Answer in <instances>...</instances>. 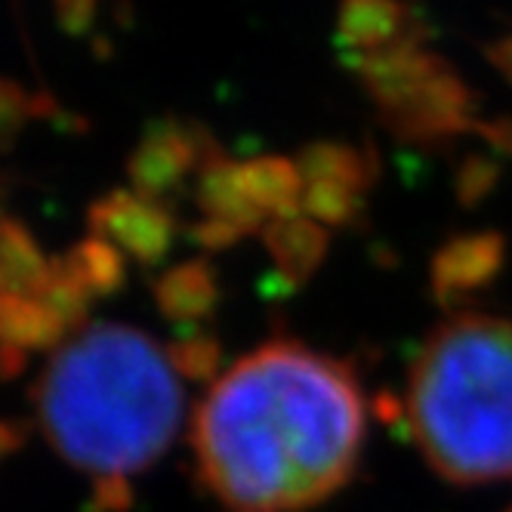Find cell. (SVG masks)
I'll list each match as a JSON object with an SVG mask.
<instances>
[{"mask_svg": "<svg viewBox=\"0 0 512 512\" xmlns=\"http://www.w3.org/2000/svg\"><path fill=\"white\" fill-rule=\"evenodd\" d=\"M364 204V192L343 186V182H306L303 213L321 226H346L355 223Z\"/></svg>", "mask_w": 512, "mask_h": 512, "instance_id": "18", "label": "cell"}, {"mask_svg": "<svg viewBox=\"0 0 512 512\" xmlns=\"http://www.w3.org/2000/svg\"><path fill=\"white\" fill-rule=\"evenodd\" d=\"M198 207L204 210V219L232 226L241 235L263 232L269 223L244 189L241 164L229 161L219 149L198 170Z\"/></svg>", "mask_w": 512, "mask_h": 512, "instance_id": "9", "label": "cell"}, {"mask_svg": "<svg viewBox=\"0 0 512 512\" xmlns=\"http://www.w3.org/2000/svg\"><path fill=\"white\" fill-rule=\"evenodd\" d=\"M482 56L488 59V65L497 71V75L512 87V25H506L500 34H494L491 41L482 44Z\"/></svg>", "mask_w": 512, "mask_h": 512, "instance_id": "21", "label": "cell"}, {"mask_svg": "<svg viewBox=\"0 0 512 512\" xmlns=\"http://www.w3.org/2000/svg\"><path fill=\"white\" fill-rule=\"evenodd\" d=\"M31 401L50 448L90 485L130 482L161 463L186 411L167 346L118 321H93L62 343Z\"/></svg>", "mask_w": 512, "mask_h": 512, "instance_id": "2", "label": "cell"}, {"mask_svg": "<svg viewBox=\"0 0 512 512\" xmlns=\"http://www.w3.org/2000/svg\"><path fill=\"white\" fill-rule=\"evenodd\" d=\"M59 263L93 300L115 297L118 290L127 284L124 253L102 238H93V235L78 241L65 256H59Z\"/></svg>", "mask_w": 512, "mask_h": 512, "instance_id": "16", "label": "cell"}, {"mask_svg": "<svg viewBox=\"0 0 512 512\" xmlns=\"http://www.w3.org/2000/svg\"><path fill=\"white\" fill-rule=\"evenodd\" d=\"M25 368H28V352H19L13 346L0 343V383L16 380Z\"/></svg>", "mask_w": 512, "mask_h": 512, "instance_id": "23", "label": "cell"}, {"mask_svg": "<svg viewBox=\"0 0 512 512\" xmlns=\"http://www.w3.org/2000/svg\"><path fill=\"white\" fill-rule=\"evenodd\" d=\"M475 133L485 136V142L491 145V149H497L500 155L512 158V118L500 115L494 121H482Z\"/></svg>", "mask_w": 512, "mask_h": 512, "instance_id": "22", "label": "cell"}, {"mask_svg": "<svg viewBox=\"0 0 512 512\" xmlns=\"http://www.w3.org/2000/svg\"><path fill=\"white\" fill-rule=\"evenodd\" d=\"M334 38L343 62H352L423 44L429 41V31L408 0H337Z\"/></svg>", "mask_w": 512, "mask_h": 512, "instance_id": "6", "label": "cell"}, {"mask_svg": "<svg viewBox=\"0 0 512 512\" xmlns=\"http://www.w3.org/2000/svg\"><path fill=\"white\" fill-rule=\"evenodd\" d=\"M303 182H343L368 195L377 179V158L368 149H358L340 139H318L300 152L297 161Z\"/></svg>", "mask_w": 512, "mask_h": 512, "instance_id": "12", "label": "cell"}, {"mask_svg": "<svg viewBox=\"0 0 512 512\" xmlns=\"http://www.w3.org/2000/svg\"><path fill=\"white\" fill-rule=\"evenodd\" d=\"M241 179L250 201L263 210L266 219L300 216L303 210V173L297 161L287 158H253L241 164Z\"/></svg>", "mask_w": 512, "mask_h": 512, "instance_id": "11", "label": "cell"}, {"mask_svg": "<svg viewBox=\"0 0 512 512\" xmlns=\"http://www.w3.org/2000/svg\"><path fill=\"white\" fill-rule=\"evenodd\" d=\"M497 182V167L488 161V158H469L463 167H460V176H457V189L466 201H475L491 192V186Z\"/></svg>", "mask_w": 512, "mask_h": 512, "instance_id": "19", "label": "cell"}, {"mask_svg": "<svg viewBox=\"0 0 512 512\" xmlns=\"http://www.w3.org/2000/svg\"><path fill=\"white\" fill-rule=\"evenodd\" d=\"M506 512H512V506H509V509H506Z\"/></svg>", "mask_w": 512, "mask_h": 512, "instance_id": "25", "label": "cell"}, {"mask_svg": "<svg viewBox=\"0 0 512 512\" xmlns=\"http://www.w3.org/2000/svg\"><path fill=\"white\" fill-rule=\"evenodd\" d=\"M503 256H506V241L497 232H475L448 241L432 260L435 294L448 300L491 284L503 269Z\"/></svg>", "mask_w": 512, "mask_h": 512, "instance_id": "8", "label": "cell"}, {"mask_svg": "<svg viewBox=\"0 0 512 512\" xmlns=\"http://www.w3.org/2000/svg\"><path fill=\"white\" fill-rule=\"evenodd\" d=\"M408 426L438 479L485 488L512 479V318L457 312L411 368Z\"/></svg>", "mask_w": 512, "mask_h": 512, "instance_id": "3", "label": "cell"}, {"mask_svg": "<svg viewBox=\"0 0 512 512\" xmlns=\"http://www.w3.org/2000/svg\"><path fill=\"white\" fill-rule=\"evenodd\" d=\"M87 226L93 238L108 241L142 266L161 263L176 241L173 213L130 189H112L102 195L87 210Z\"/></svg>", "mask_w": 512, "mask_h": 512, "instance_id": "5", "label": "cell"}, {"mask_svg": "<svg viewBox=\"0 0 512 512\" xmlns=\"http://www.w3.org/2000/svg\"><path fill=\"white\" fill-rule=\"evenodd\" d=\"M136 500V491L130 482H102L90 485L87 512H130Z\"/></svg>", "mask_w": 512, "mask_h": 512, "instance_id": "20", "label": "cell"}, {"mask_svg": "<svg viewBox=\"0 0 512 512\" xmlns=\"http://www.w3.org/2000/svg\"><path fill=\"white\" fill-rule=\"evenodd\" d=\"M50 269L53 263L31 232L13 219H0V294L34 297L50 278Z\"/></svg>", "mask_w": 512, "mask_h": 512, "instance_id": "15", "label": "cell"}, {"mask_svg": "<svg viewBox=\"0 0 512 512\" xmlns=\"http://www.w3.org/2000/svg\"><path fill=\"white\" fill-rule=\"evenodd\" d=\"M71 334L59 324V318L34 297L0 294V343L19 352H44L68 343Z\"/></svg>", "mask_w": 512, "mask_h": 512, "instance_id": "14", "label": "cell"}, {"mask_svg": "<svg viewBox=\"0 0 512 512\" xmlns=\"http://www.w3.org/2000/svg\"><path fill=\"white\" fill-rule=\"evenodd\" d=\"M152 294L167 321H173L176 327H195L216 309L219 278L207 260H189L167 269L155 281Z\"/></svg>", "mask_w": 512, "mask_h": 512, "instance_id": "10", "label": "cell"}, {"mask_svg": "<svg viewBox=\"0 0 512 512\" xmlns=\"http://www.w3.org/2000/svg\"><path fill=\"white\" fill-rule=\"evenodd\" d=\"M25 442V429L19 423H10V420H0V460L16 454Z\"/></svg>", "mask_w": 512, "mask_h": 512, "instance_id": "24", "label": "cell"}, {"mask_svg": "<svg viewBox=\"0 0 512 512\" xmlns=\"http://www.w3.org/2000/svg\"><path fill=\"white\" fill-rule=\"evenodd\" d=\"M263 241L275 256L278 269L294 281L312 275L327 253V232L309 216L269 219L263 229Z\"/></svg>", "mask_w": 512, "mask_h": 512, "instance_id": "13", "label": "cell"}, {"mask_svg": "<svg viewBox=\"0 0 512 512\" xmlns=\"http://www.w3.org/2000/svg\"><path fill=\"white\" fill-rule=\"evenodd\" d=\"M383 130L411 145H442L482 124L479 96L429 41L346 62Z\"/></svg>", "mask_w": 512, "mask_h": 512, "instance_id": "4", "label": "cell"}, {"mask_svg": "<svg viewBox=\"0 0 512 512\" xmlns=\"http://www.w3.org/2000/svg\"><path fill=\"white\" fill-rule=\"evenodd\" d=\"M368 411L343 361L272 340L219 374L192 423L198 482L219 512H306L358 469Z\"/></svg>", "mask_w": 512, "mask_h": 512, "instance_id": "1", "label": "cell"}, {"mask_svg": "<svg viewBox=\"0 0 512 512\" xmlns=\"http://www.w3.org/2000/svg\"><path fill=\"white\" fill-rule=\"evenodd\" d=\"M216 152L207 136H192L189 127L176 121H161L155 130L142 136L139 149L130 158L133 192L158 201L186 186V176L201 170V164Z\"/></svg>", "mask_w": 512, "mask_h": 512, "instance_id": "7", "label": "cell"}, {"mask_svg": "<svg viewBox=\"0 0 512 512\" xmlns=\"http://www.w3.org/2000/svg\"><path fill=\"white\" fill-rule=\"evenodd\" d=\"M167 355L179 377L192 383H213L219 374V358H223V346L216 337L195 331V327H179L176 337L167 343Z\"/></svg>", "mask_w": 512, "mask_h": 512, "instance_id": "17", "label": "cell"}]
</instances>
